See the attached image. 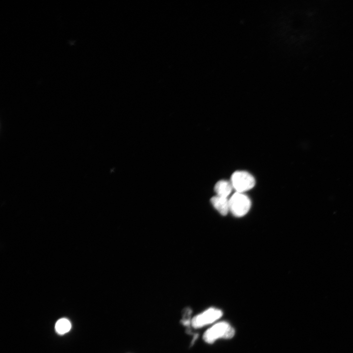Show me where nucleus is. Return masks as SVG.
Segmentation results:
<instances>
[{"mask_svg": "<svg viewBox=\"0 0 353 353\" xmlns=\"http://www.w3.org/2000/svg\"><path fill=\"white\" fill-rule=\"evenodd\" d=\"M229 211L236 217L246 215L251 206L250 199L243 193H235L229 200Z\"/></svg>", "mask_w": 353, "mask_h": 353, "instance_id": "2", "label": "nucleus"}, {"mask_svg": "<svg viewBox=\"0 0 353 353\" xmlns=\"http://www.w3.org/2000/svg\"><path fill=\"white\" fill-rule=\"evenodd\" d=\"M231 183L236 192L243 193L253 187L255 179L248 172L238 171L232 175Z\"/></svg>", "mask_w": 353, "mask_h": 353, "instance_id": "3", "label": "nucleus"}, {"mask_svg": "<svg viewBox=\"0 0 353 353\" xmlns=\"http://www.w3.org/2000/svg\"><path fill=\"white\" fill-rule=\"evenodd\" d=\"M214 207L222 215H226L229 211V200L227 198L215 196L210 200Z\"/></svg>", "mask_w": 353, "mask_h": 353, "instance_id": "5", "label": "nucleus"}, {"mask_svg": "<svg viewBox=\"0 0 353 353\" xmlns=\"http://www.w3.org/2000/svg\"><path fill=\"white\" fill-rule=\"evenodd\" d=\"M222 315L221 310L210 307L194 317L191 320V324L195 328H200L213 323L220 318Z\"/></svg>", "mask_w": 353, "mask_h": 353, "instance_id": "4", "label": "nucleus"}, {"mask_svg": "<svg viewBox=\"0 0 353 353\" xmlns=\"http://www.w3.org/2000/svg\"><path fill=\"white\" fill-rule=\"evenodd\" d=\"M232 188L231 182L224 180L218 181L214 186L217 195L225 198H227L230 194Z\"/></svg>", "mask_w": 353, "mask_h": 353, "instance_id": "6", "label": "nucleus"}, {"mask_svg": "<svg viewBox=\"0 0 353 353\" xmlns=\"http://www.w3.org/2000/svg\"><path fill=\"white\" fill-rule=\"evenodd\" d=\"M234 334V328L228 323L220 322L206 330L203 334V339L206 343L211 344L219 338H231Z\"/></svg>", "mask_w": 353, "mask_h": 353, "instance_id": "1", "label": "nucleus"}, {"mask_svg": "<svg viewBox=\"0 0 353 353\" xmlns=\"http://www.w3.org/2000/svg\"><path fill=\"white\" fill-rule=\"evenodd\" d=\"M71 328V322L66 318H61L58 320L55 325V330L59 334H64L67 333Z\"/></svg>", "mask_w": 353, "mask_h": 353, "instance_id": "7", "label": "nucleus"}]
</instances>
